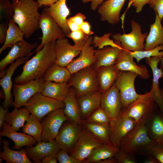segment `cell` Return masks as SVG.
Returning a JSON list of instances; mask_svg holds the SVG:
<instances>
[{"instance_id": "ac0fdd59", "label": "cell", "mask_w": 163, "mask_h": 163, "mask_svg": "<svg viewBox=\"0 0 163 163\" xmlns=\"http://www.w3.org/2000/svg\"><path fill=\"white\" fill-rule=\"evenodd\" d=\"M114 65L120 71L134 72L143 79H147L150 77L147 67L143 65H137L134 61L130 51L122 49L117 57Z\"/></svg>"}, {"instance_id": "f546056e", "label": "cell", "mask_w": 163, "mask_h": 163, "mask_svg": "<svg viewBox=\"0 0 163 163\" xmlns=\"http://www.w3.org/2000/svg\"><path fill=\"white\" fill-rule=\"evenodd\" d=\"M156 15L154 22L150 26V31L145 39L144 50H148L163 45V27L161 20L158 14Z\"/></svg>"}, {"instance_id": "6125c7cd", "label": "cell", "mask_w": 163, "mask_h": 163, "mask_svg": "<svg viewBox=\"0 0 163 163\" xmlns=\"http://www.w3.org/2000/svg\"><path fill=\"white\" fill-rule=\"evenodd\" d=\"M160 62H161L160 68H161L163 71V57L161 58Z\"/></svg>"}, {"instance_id": "d4e9b609", "label": "cell", "mask_w": 163, "mask_h": 163, "mask_svg": "<svg viewBox=\"0 0 163 163\" xmlns=\"http://www.w3.org/2000/svg\"><path fill=\"white\" fill-rule=\"evenodd\" d=\"M1 136L9 138L14 143L12 148L19 150L23 147H31L37 142L31 136L24 133H19L13 129L11 126L4 122L0 131Z\"/></svg>"}, {"instance_id": "680465c9", "label": "cell", "mask_w": 163, "mask_h": 163, "mask_svg": "<svg viewBox=\"0 0 163 163\" xmlns=\"http://www.w3.org/2000/svg\"><path fill=\"white\" fill-rule=\"evenodd\" d=\"M58 0H37L40 7L43 6H49L53 4Z\"/></svg>"}, {"instance_id": "52a82bcc", "label": "cell", "mask_w": 163, "mask_h": 163, "mask_svg": "<svg viewBox=\"0 0 163 163\" xmlns=\"http://www.w3.org/2000/svg\"><path fill=\"white\" fill-rule=\"evenodd\" d=\"M131 31L128 34L116 33L112 35L114 42L123 49L135 51L144 50V41L148 33H142L141 26L133 20L130 21Z\"/></svg>"}, {"instance_id": "f35d334b", "label": "cell", "mask_w": 163, "mask_h": 163, "mask_svg": "<svg viewBox=\"0 0 163 163\" xmlns=\"http://www.w3.org/2000/svg\"><path fill=\"white\" fill-rule=\"evenodd\" d=\"M22 127L23 132L33 137L37 142L42 141V126L41 123L32 114H30Z\"/></svg>"}, {"instance_id": "d6a6232c", "label": "cell", "mask_w": 163, "mask_h": 163, "mask_svg": "<svg viewBox=\"0 0 163 163\" xmlns=\"http://www.w3.org/2000/svg\"><path fill=\"white\" fill-rule=\"evenodd\" d=\"M149 135L157 143H163V115L156 111L147 122Z\"/></svg>"}, {"instance_id": "f6af8a7d", "label": "cell", "mask_w": 163, "mask_h": 163, "mask_svg": "<svg viewBox=\"0 0 163 163\" xmlns=\"http://www.w3.org/2000/svg\"><path fill=\"white\" fill-rule=\"evenodd\" d=\"M56 158L60 163H82V162L61 149L56 154Z\"/></svg>"}, {"instance_id": "6f0895ef", "label": "cell", "mask_w": 163, "mask_h": 163, "mask_svg": "<svg viewBox=\"0 0 163 163\" xmlns=\"http://www.w3.org/2000/svg\"><path fill=\"white\" fill-rule=\"evenodd\" d=\"M67 23L71 31H74L81 29L80 26L68 18L67 20Z\"/></svg>"}, {"instance_id": "6da1fadb", "label": "cell", "mask_w": 163, "mask_h": 163, "mask_svg": "<svg viewBox=\"0 0 163 163\" xmlns=\"http://www.w3.org/2000/svg\"><path fill=\"white\" fill-rule=\"evenodd\" d=\"M54 43L46 44L35 56L25 63L21 73L17 76L14 82L23 84L30 81L43 78L49 67L55 63L56 54Z\"/></svg>"}, {"instance_id": "94428289", "label": "cell", "mask_w": 163, "mask_h": 163, "mask_svg": "<svg viewBox=\"0 0 163 163\" xmlns=\"http://www.w3.org/2000/svg\"><path fill=\"white\" fill-rule=\"evenodd\" d=\"M144 162L145 163H160L157 159L151 155L144 161Z\"/></svg>"}, {"instance_id": "816d5d0a", "label": "cell", "mask_w": 163, "mask_h": 163, "mask_svg": "<svg viewBox=\"0 0 163 163\" xmlns=\"http://www.w3.org/2000/svg\"><path fill=\"white\" fill-rule=\"evenodd\" d=\"M86 18V17L84 14L81 13H78L75 16L68 19L80 26Z\"/></svg>"}, {"instance_id": "5bb4252c", "label": "cell", "mask_w": 163, "mask_h": 163, "mask_svg": "<svg viewBox=\"0 0 163 163\" xmlns=\"http://www.w3.org/2000/svg\"><path fill=\"white\" fill-rule=\"evenodd\" d=\"M102 143L86 129L82 131L73 151L70 155L83 163V161L93 150Z\"/></svg>"}, {"instance_id": "9f6ffc18", "label": "cell", "mask_w": 163, "mask_h": 163, "mask_svg": "<svg viewBox=\"0 0 163 163\" xmlns=\"http://www.w3.org/2000/svg\"><path fill=\"white\" fill-rule=\"evenodd\" d=\"M8 108L5 109L2 106L0 107V129L2 127V124L5 121V119Z\"/></svg>"}, {"instance_id": "5b68a950", "label": "cell", "mask_w": 163, "mask_h": 163, "mask_svg": "<svg viewBox=\"0 0 163 163\" xmlns=\"http://www.w3.org/2000/svg\"><path fill=\"white\" fill-rule=\"evenodd\" d=\"M72 75L68 84L74 89L77 98L99 90L96 70L93 66Z\"/></svg>"}, {"instance_id": "603a6c76", "label": "cell", "mask_w": 163, "mask_h": 163, "mask_svg": "<svg viewBox=\"0 0 163 163\" xmlns=\"http://www.w3.org/2000/svg\"><path fill=\"white\" fill-rule=\"evenodd\" d=\"M136 124L134 119L120 113L111 128V143L119 148L121 140L134 128Z\"/></svg>"}, {"instance_id": "b9f144b4", "label": "cell", "mask_w": 163, "mask_h": 163, "mask_svg": "<svg viewBox=\"0 0 163 163\" xmlns=\"http://www.w3.org/2000/svg\"><path fill=\"white\" fill-rule=\"evenodd\" d=\"M111 35V33H109L105 34L101 37L95 35L93 37L92 44H94L95 47H97L98 49H102L109 46L121 47L113 40L110 38Z\"/></svg>"}, {"instance_id": "4fadbf2b", "label": "cell", "mask_w": 163, "mask_h": 163, "mask_svg": "<svg viewBox=\"0 0 163 163\" xmlns=\"http://www.w3.org/2000/svg\"><path fill=\"white\" fill-rule=\"evenodd\" d=\"M86 42L72 45L65 37L57 40L54 43L56 57L55 63L66 67L74 58L79 55Z\"/></svg>"}, {"instance_id": "2e32d148", "label": "cell", "mask_w": 163, "mask_h": 163, "mask_svg": "<svg viewBox=\"0 0 163 163\" xmlns=\"http://www.w3.org/2000/svg\"><path fill=\"white\" fill-rule=\"evenodd\" d=\"M38 46L36 43H30L24 40L13 46L7 55L0 61V77L5 75V71L4 69L6 66L19 58L30 57L33 54L32 50L36 49Z\"/></svg>"}, {"instance_id": "e0dca14e", "label": "cell", "mask_w": 163, "mask_h": 163, "mask_svg": "<svg viewBox=\"0 0 163 163\" xmlns=\"http://www.w3.org/2000/svg\"><path fill=\"white\" fill-rule=\"evenodd\" d=\"M93 37L90 36L84 45L79 56L72 60L66 67L72 75L93 66L95 63L96 50L92 44Z\"/></svg>"}, {"instance_id": "ab89813d", "label": "cell", "mask_w": 163, "mask_h": 163, "mask_svg": "<svg viewBox=\"0 0 163 163\" xmlns=\"http://www.w3.org/2000/svg\"><path fill=\"white\" fill-rule=\"evenodd\" d=\"M131 55L139 62L142 59L149 58L152 57L160 58L163 57V45L148 50L130 51Z\"/></svg>"}, {"instance_id": "f907efd6", "label": "cell", "mask_w": 163, "mask_h": 163, "mask_svg": "<svg viewBox=\"0 0 163 163\" xmlns=\"http://www.w3.org/2000/svg\"><path fill=\"white\" fill-rule=\"evenodd\" d=\"M8 21L0 24V43H4L6 39L8 25Z\"/></svg>"}, {"instance_id": "7bdbcfd3", "label": "cell", "mask_w": 163, "mask_h": 163, "mask_svg": "<svg viewBox=\"0 0 163 163\" xmlns=\"http://www.w3.org/2000/svg\"><path fill=\"white\" fill-rule=\"evenodd\" d=\"M14 11L12 2L9 0H0V20L9 21L12 18Z\"/></svg>"}, {"instance_id": "d6986e66", "label": "cell", "mask_w": 163, "mask_h": 163, "mask_svg": "<svg viewBox=\"0 0 163 163\" xmlns=\"http://www.w3.org/2000/svg\"><path fill=\"white\" fill-rule=\"evenodd\" d=\"M161 58L152 57L145 58L146 63L151 68L153 73V79L151 90L154 99L163 115V91L159 87V80L163 78V71L158 68Z\"/></svg>"}, {"instance_id": "f5cc1de1", "label": "cell", "mask_w": 163, "mask_h": 163, "mask_svg": "<svg viewBox=\"0 0 163 163\" xmlns=\"http://www.w3.org/2000/svg\"><path fill=\"white\" fill-rule=\"evenodd\" d=\"M81 29L87 35L90 36L94 34L91 30V25L87 21H84L80 26Z\"/></svg>"}, {"instance_id": "83f0119b", "label": "cell", "mask_w": 163, "mask_h": 163, "mask_svg": "<svg viewBox=\"0 0 163 163\" xmlns=\"http://www.w3.org/2000/svg\"><path fill=\"white\" fill-rule=\"evenodd\" d=\"M123 49L120 47L107 46L96 50V61L93 66L97 69L103 66L114 65L117 57Z\"/></svg>"}, {"instance_id": "7dc6e473", "label": "cell", "mask_w": 163, "mask_h": 163, "mask_svg": "<svg viewBox=\"0 0 163 163\" xmlns=\"http://www.w3.org/2000/svg\"><path fill=\"white\" fill-rule=\"evenodd\" d=\"M66 36L72 39L75 44L86 42L89 37L81 29L75 31H71Z\"/></svg>"}, {"instance_id": "7a4b0ae2", "label": "cell", "mask_w": 163, "mask_h": 163, "mask_svg": "<svg viewBox=\"0 0 163 163\" xmlns=\"http://www.w3.org/2000/svg\"><path fill=\"white\" fill-rule=\"evenodd\" d=\"M14 11L12 18L26 39L29 38L39 28L41 14L37 1L34 0H13Z\"/></svg>"}, {"instance_id": "3957f363", "label": "cell", "mask_w": 163, "mask_h": 163, "mask_svg": "<svg viewBox=\"0 0 163 163\" xmlns=\"http://www.w3.org/2000/svg\"><path fill=\"white\" fill-rule=\"evenodd\" d=\"M148 120L142 121L136 123L121 141L119 149L132 155H148L150 149L157 142L149 135L147 125Z\"/></svg>"}, {"instance_id": "f1b7e54d", "label": "cell", "mask_w": 163, "mask_h": 163, "mask_svg": "<svg viewBox=\"0 0 163 163\" xmlns=\"http://www.w3.org/2000/svg\"><path fill=\"white\" fill-rule=\"evenodd\" d=\"M63 102L65 104L63 111L66 116L70 121L82 126V119L74 89L70 88Z\"/></svg>"}, {"instance_id": "836d02e7", "label": "cell", "mask_w": 163, "mask_h": 163, "mask_svg": "<svg viewBox=\"0 0 163 163\" xmlns=\"http://www.w3.org/2000/svg\"><path fill=\"white\" fill-rule=\"evenodd\" d=\"M119 149L111 143H103L95 148L83 163H97L100 161L114 156Z\"/></svg>"}, {"instance_id": "ee69618b", "label": "cell", "mask_w": 163, "mask_h": 163, "mask_svg": "<svg viewBox=\"0 0 163 163\" xmlns=\"http://www.w3.org/2000/svg\"><path fill=\"white\" fill-rule=\"evenodd\" d=\"M114 157L117 163H136V161L135 158L128 153L120 149L114 155Z\"/></svg>"}, {"instance_id": "91938a15", "label": "cell", "mask_w": 163, "mask_h": 163, "mask_svg": "<svg viewBox=\"0 0 163 163\" xmlns=\"http://www.w3.org/2000/svg\"><path fill=\"white\" fill-rule=\"evenodd\" d=\"M97 163H117L114 156L99 161Z\"/></svg>"}, {"instance_id": "9c48e42d", "label": "cell", "mask_w": 163, "mask_h": 163, "mask_svg": "<svg viewBox=\"0 0 163 163\" xmlns=\"http://www.w3.org/2000/svg\"><path fill=\"white\" fill-rule=\"evenodd\" d=\"M83 128L82 126L70 120L65 121L55 139L61 149L70 155L76 145Z\"/></svg>"}, {"instance_id": "74e56055", "label": "cell", "mask_w": 163, "mask_h": 163, "mask_svg": "<svg viewBox=\"0 0 163 163\" xmlns=\"http://www.w3.org/2000/svg\"><path fill=\"white\" fill-rule=\"evenodd\" d=\"M24 34L12 18L8 21V25L5 41L0 49V54L8 48L23 40Z\"/></svg>"}, {"instance_id": "ba28073f", "label": "cell", "mask_w": 163, "mask_h": 163, "mask_svg": "<svg viewBox=\"0 0 163 163\" xmlns=\"http://www.w3.org/2000/svg\"><path fill=\"white\" fill-rule=\"evenodd\" d=\"M138 76L134 72L120 71L114 85L119 91L123 107L127 106L141 95L136 92L135 88V81Z\"/></svg>"}, {"instance_id": "8fae6325", "label": "cell", "mask_w": 163, "mask_h": 163, "mask_svg": "<svg viewBox=\"0 0 163 163\" xmlns=\"http://www.w3.org/2000/svg\"><path fill=\"white\" fill-rule=\"evenodd\" d=\"M41 123L42 141L48 142L55 139L64 123L69 119L65 115L63 109L53 111L46 115Z\"/></svg>"}, {"instance_id": "8d00e7d4", "label": "cell", "mask_w": 163, "mask_h": 163, "mask_svg": "<svg viewBox=\"0 0 163 163\" xmlns=\"http://www.w3.org/2000/svg\"><path fill=\"white\" fill-rule=\"evenodd\" d=\"M72 75L66 67H63L55 63L51 66L44 74V81L57 83H68Z\"/></svg>"}, {"instance_id": "484cf974", "label": "cell", "mask_w": 163, "mask_h": 163, "mask_svg": "<svg viewBox=\"0 0 163 163\" xmlns=\"http://www.w3.org/2000/svg\"><path fill=\"white\" fill-rule=\"evenodd\" d=\"M96 69L99 90L103 94L113 85L120 71L116 68L114 65L101 66Z\"/></svg>"}, {"instance_id": "cb8c5ba5", "label": "cell", "mask_w": 163, "mask_h": 163, "mask_svg": "<svg viewBox=\"0 0 163 163\" xmlns=\"http://www.w3.org/2000/svg\"><path fill=\"white\" fill-rule=\"evenodd\" d=\"M29 56L23 57L17 59L10 66L6 71L5 75L0 79V85L2 88L5 96L2 107L5 109L8 108L13 105L11 90L12 87V76L16 69L20 65L25 63Z\"/></svg>"}, {"instance_id": "7402d4cb", "label": "cell", "mask_w": 163, "mask_h": 163, "mask_svg": "<svg viewBox=\"0 0 163 163\" xmlns=\"http://www.w3.org/2000/svg\"><path fill=\"white\" fill-rule=\"evenodd\" d=\"M66 1L58 0L51 5L46 7L43 10L54 19L66 36L71 31L67 23V18L70 12Z\"/></svg>"}, {"instance_id": "7c38bea8", "label": "cell", "mask_w": 163, "mask_h": 163, "mask_svg": "<svg viewBox=\"0 0 163 163\" xmlns=\"http://www.w3.org/2000/svg\"><path fill=\"white\" fill-rule=\"evenodd\" d=\"M44 81L43 78L33 80L23 84L15 83L13 90L14 100L13 106L20 108L23 106L33 96L41 93Z\"/></svg>"}, {"instance_id": "e575fe53", "label": "cell", "mask_w": 163, "mask_h": 163, "mask_svg": "<svg viewBox=\"0 0 163 163\" xmlns=\"http://www.w3.org/2000/svg\"><path fill=\"white\" fill-rule=\"evenodd\" d=\"M82 126L88 130L102 143H111L110 126L90 123L82 120Z\"/></svg>"}, {"instance_id": "ffe728a7", "label": "cell", "mask_w": 163, "mask_h": 163, "mask_svg": "<svg viewBox=\"0 0 163 163\" xmlns=\"http://www.w3.org/2000/svg\"><path fill=\"white\" fill-rule=\"evenodd\" d=\"M126 0H107L98 7L97 12L101 21L111 25L118 24L120 13Z\"/></svg>"}, {"instance_id": "30bf717a", "label": "cell", "mask_w": 163, "mask_h": 163, "mask_svg": "<svg viewBox=\"0 0 163 163\" xmlns=\"http://www.w3.org/2000/svg\"><path fill=\"white\" fill-rule=\"evenodd\" d=\"M39 28L42 34L41 42L32 53L41 50L46 44L55 42L58 39L66 36L54 19L43 10L40 20Z\"/></svg>"}, {"instance_id": "277c9868", "label": "cell", "mask_w": 163, "mask_h": 163, "mask_svg": "<svg viewBox=\"0 0 163 163\" xmlns=\"http://www.w3.org/2000/svg\"><path fill=\"white\" fill-rule=\"evenodd\" d=\"M156 103L150 90L141 95L127 106L123 107L120 113L134 120L136 123L148 120L157 110Z\"/></svg>"}, {"instance_id": "4316f807", "label": "cell", "mask_w": 163, "mask_h": 163, "mask_svg": "<svg viewBox=\"0 0 163 163\" xmlns=\"http://www.w3.org/2000/svg\"><path fill=\"white\" fill-rule=\"evenodd\" d=\"M102 95V94L98 90L77 98L82 120H85L101 106Z\"/></svg>"}, {"instance_id": "c3c4849f", "label": "cell", "mask_w": 163, "mask_h": 163, "mask_svg": "<svg viewBox=\"0 0 163 163\" xmlns=\"http://www.w3.org/2000/svg\"><path fill=\"white\" fill-rule=\"evenodd\" d=\"M149 4L162 20L163 18V0H150Z\"/></svg>"}, {"instance_id": "11a10c76", "label": "cell", "mask_w": 163, "mask_h": 163, "mask_svg": "<svg viewBox=\"0 0 163 163\" xmlns=\"http://www.w3.org/2000/svg\"><path fill=\"white\" fill-rule=\"evenodd\" d=\"M56 154L51 155H48L43 158L42 160L43 163H57V159Z\"/></svg>"}, {"instance_id": "9a60e30c", "label": "cell", "mask_w": 163, "mask_h": 163, "mask_svg": "<svg viewBox=\"0 0 163 163\" xmlns=\"http://www.w3.org/2000/svg\"><path fill=\"white\" fill-rule=\"evenodd\" d=\"M101 106L109 117L111 128L122 107L120 92L114 83L106 93L102 94Z\"/></svg>"}, {"instance_id": "8992f818", "label": "cell", "mask_w": 163, "mask_h": 163, "mask_svg": "<svg viewBox=\"0 0 163 163\" xmlns=\"http://www.w3.org/2000/svg\"><path fill=\"white\" fill-rule=\"evenodd\" d=\"M31 114L41 122L49 113L59 109H64L65 104L63 101L45 96L38 93L31 97L24 106Z\"/></svg>"}, {"instance_id": "44dd1931", "label": "cell", "mask_w": 163, "mask_h": 163, "mask_svg": "<svg viewBox=\"0 0 163 163\" xmlns=\"http://www.w3.org/2000/svg\"><path fill=\"white\" fill-rule=\"evenodd\" d=\"M24 148L28 158L34 162L38 163H42V160L48 155L56 154L61 149L55 139L48 142H37L34 146L26 147Z\"/></svg>"}, {"instance_id": "db71d44e", "label": "cell", "mask_w": 163, "mask_h": 163, "mask_svg": "<svg viewBox=\"0 0 163 163\" xmlns=\"http://www.w3.org/2000/svg\"><path fill=\"white\" fill-rule=\"evenodd\" d=\"M104 0H82L83 3L91 2V9L93 11L96 10L104 2Z\"/></svg>"}, {"instance_id": "1f68e13d", "label": "cell", "mask_w": 163, "mask_h": 163, "mask_svg": "<svg viewBox=\"0 0 163 163\" xmlns=\"http://www.w3.org/2000/svg\"><path fill=\"white\" fill-rule=\"evenodd\" d=\"M70 88L68 83L44 81L41 93L47 97L63 101L68 94Z\"/></svg>"}, {"instance_id": "60d3db41", "label": "cell", "mask_w": 163, "mask_h": 163, "mask_svg": "<svg viewBox=\"0 0 163 163\" xmlns=\"http://www.w3.org/2000/svg\"><path fill=\"white\" fill-rule=\"evenodd\" d=\"M85 120L90 123L110 126L109 117L101 106L94 110Z\"/></svg>"}, {"instance_id": "bcb514c9", "label": "cell", "mask_w": 163, "mask_h": 163, "mask_svg": "<svg viewBox=\"0 0 163 163\" xmlns=\"http://www.w3.org/2000/svg\"><path fill=\"white\" fill-rule=\"evenodd\" d=\"M148 155L155 158L160 163H163V143L156 142L150 150Z\"/></svg>"}, {"instance_id": "4dcf8cb0", "label": "cell", "mask_w": 163, "mask_h": 163, "mask_svg": "<svg viewBox=\"0 0 163 163\" xmlns=\"http://www.w3.org/2000/svg\"><path fill=\"white\" fill-rule=\"evenodd\" d=\"M2 142L3 150L0 152V161L5 160L7 163H32L27 157L25 148L19 151L14 150L9 148L10 143L8 141L4 139Z\"/></svg>"}, {"instance_id": "d590c367", "label": "cell", "mask_w": 163, "mask_h": 163, "mask_svg": "<svg viewBox=\"0 0 163 163\" xmlns=\"http://www.w3.org/2000/svg\"><path fill=\"white\" fill-rule=\"evenodd\" d=\"M30 113L24 107L20 108L15 107L11 112L8 111L4 122L11 126L14 130L18 131L24 126V123L30 115Z\"/></svg>"}, {"instance_id": "681fc988", "label": "cell", "mask_w": 163, "mask_h": 163, "mask_svg": "<svg viewBox=\"0 0 163 163\" xmlns=\"http://www.w3.org/2000/svg\"><path fill=\"white\" fill-rule=\"evenodd\" d=\"M150 0H129L128 8L132 4L136 9V12H141L143 6L147 4H149Z\"/></svg>"}]
</instances>
